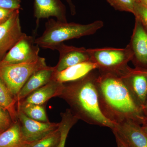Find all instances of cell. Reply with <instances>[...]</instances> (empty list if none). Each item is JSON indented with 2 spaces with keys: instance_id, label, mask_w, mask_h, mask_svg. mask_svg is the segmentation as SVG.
<instances>
[{
  "instance_id": "cb8c5ba5",
  "label": "cell",
  "mask_w": 147,
  "mask_h": 147,
  "mask_svg": "<svg viewBox=\"0 0 147 147\" xmlns=\"http://www.w3.org/2000/svg\"><path fill=\"white\" fill-rule=\"evenodd\" d=\"M13 123L8 112L0 107V132L7 129Z\"/></svg>"
},
{
  "instance_id": "ba28073f",
  "label": "cell",
  "mask_w": 147,
  "mask_h": 147,
  "mask_svg": "<svg viewBox=\"0 0 147 147\" xmlns=\"http://www.w3.org/2000/svg\"><path fill=\"white\" fill-rule=\"evenodd\" d=\"M20 9H16L3 24L0 25V61L26 34L21 30Z\"/></svg>"
},
{
  "instance_id": "277c9868",
  "label": "cell",
  "mask_w": 147,
  "mask_h": 147,
  "mask_svg": "<svg viewBox=\"0 0 147 147\" xmlns=\"http://www.w3.org/2000/svg\"><path fill=\"white\" fill-rule=\"evenodd\" d=\"M49 67L45 58L40 57L36 61L24 63L7 64L0 62V79L16 99L20 90L35 72Z\"/></svg>"
},
{
  "instance_id": "4fadbf2b",
  "label": "cell",
  "mask_w": 147,
  "mask_h": 147,
  "mask_svg": "<svg viewBox=\"0 0 147 147\" xmlns=\"http://www.w3.org/2000/svg\"><path fill=\"white\" fill-rule=\"evenodd\" d=\"M34 9L37 27L42 18L54 17L57 21L67 22L66 7L61 0H34Z\"/></svg>"
},
{
  "instance_id": "6da1fadb",
  "label": "cell",
  "mask_w": 147,
  "mask_h": 147,
  "mask_svg": "<svg viewBox=\"0 0 147 147\" xmlns=\"http://www.w3.org/2000/svg\"><path fill=\"white\" fill-rule=\"evenodd\" d=\"M96 84L100 111L108 120L114 124L128 120L144 123V110L117 74L98 70Z\"/></svg>"
},
{
  "instance_id": "f1b7e54d",
  "label": "cell",
  "mask_w": 147,
  "mask_h": 147,
  "mask_svg": "<svg viewBox=\"0 0 147 147\" xmlns=\"http://www.w3.org/2000/svg\"><path fill=\"white\" fill-rule=\"evenodd\" d=\"M142 124H143V125L142 127V129L147 136V115L146 116V120Z\"/></svg>"
},
{
  "instance_id": "603a6c76",
  "label": "cell",
  "mask_w": 147,
  "mask_h": 147,
  "mask_svg": "<svg viewBox=\"0 0 147 147\" xmlns=\"http://www.w3.org/2000/svg\"><path fill=\"white\" fill-rule=\"evenodd\" d=\"M133 14L139 19L147 32V7L139 3H135Z\"/></svg>"
},
{
  "instance_id": "d6986e66",
  "label": "cell",
  "mask_w": 147,
  "mask_h": 147,
  "mask_svg": "<svg viewBox=\"0 0 147 147\" xmlns=\"http://www.w3.org/2000/svg\"><path fill=\"white\" fill-rule=\"evenodd\" d=\"M17 110L21 111L25 115L32 119L43 122H50L47 118L43 105L18 102Z\"/></svg>"
},
{
  "instance_id": "30bf717a",
  "label": "cell",
  "mask_w": 147,
  "mask_h": 147,
  "mask_svg": "<svg viewBox=\"0 0 147 147\" xmlns=\"http://www.w3.org/2000/svg\"><path fill=\"white\" fill-rule=\"evenodd\" d=\"M117 136L129 147H147V136L140 125L133 121H125L115 124L112 129Z\"/></svg>"
},
{
  "instance_id": "9c48e42d",
  "label": "cell",
  "mask_w": 147,
  "mask_h": 147,
  "mask_svg": "<svg viewBox=\"0 0 147 147\" xmlns=\"http://www.w3.org/2000/svg\"><path fill=\"white\" fill-rule=\"evenodd\" d=\"M17 118L23 137L28 144L37 141L59 128V123L43 122L27 117L17 110Z\"/></svg>"
},
{
  "instance_id": "2e32d148",
  "label": "cell",
  "mask_w": 147,
  "mask_h": 147,
  "mask_svg": "<svg viewBox=\"0 0 147 147\" xmlns=\"http://www.w3.org/2000/svg\"><path fill=\"white\" fill-rule=\"evenodd\" d=\"M54 67L40 69L35 72L24 84L16 98L17 102L23 100L34 91L41 88L52 80Z\"/></svg>"
},
{
  "instance_id": "4dcf8cb0",
  "label": "cell",
  "mask_w": 147,
  "mask_h": 147,
  "mask_svg": "<svg viewBox=\"0 0 147 147\" xmlns=\"http://www.w3.org/2000/svg\"><path fill=\"white\" fill-rule=\"evenodd\" d=\"M143 110H144V113L145 115L147 116V98L146 100V103H145L144 107V109H143Z\"/></svg>"
},
{
  "instance_id": "484cf974",
  "label": "cell",
  "mask_w": 147,
  "mask_h": 147,
  "mask_svg": "<svg viewBox=\"0 0 147 147\" xmlns=\"http://www.w3.org/2000/svg\"><path fill=\"white\" fill-rule=\"evenodd\" d=\"M15 10L0 8V25L7 21Z\"/></svg>"
},
{
  "instance_id": "d4e9b609",
  "label": "cell",
  "mask_w": 147,
  "mask_h": 147,
  "mask_svg": "<svg viewBox=\"0 0 147 147\" xmlns=\"http://www.w3.org/2000/svg\"><path fill=\"white\" fill-rule=\"evenodd\" d=\"M21 0H0V8L16 10L21 9Z\"/></svg>"
},
{
  "instance_id": "ffe728a7",
  "label": "cell",
  "mask_w": 147,
  "mask_h": 147,
  "mask_svg": "<svg viewBox=\"0 0 147 147\" xmlns=\"http://www.w3.org/2000/svg\"><path fill=\"white\" fill-rule=\"evenodd\" d=\"M61 120L59 127L60 131V138L57 147H65L69 130L77 122L78 119L69 111L61 113Z\"/></svg>"
},
{
  "instance_id": "1f68e13d",
  "label": "cell",
  "mask_w": 147,
  "mask_h": 147,
  "mask_svg": "<svg viewBox=\"0 0 147 147\" xmlns=\"http://www.w3.org/2000/svg\"><path fill=\"white\" fill-rule=\"evenodd\" d=\"M137 3H139L140 2V0H134Z\"/></svg>"
},
{
  "instance_id": "8fae6325",
  "label": "cell",
  "mask_w": 147,
  "mask_h": 147,
  "mask_svg": "<svg viewBox=\"0 0 147 147\" xmlns=\"http://www.w3.org/2000/svg\"><path fill=\"white\" fill-rule=\"evenodd\" d=\"M59 53V61L54 67L55 71L59 72L78 64L90 61L88 49L64 44L58 45L55 48Z\"/></svg>"
},
{
  "instance_id": "9a60e30c",
  "label": "cell",
  "mask_w": 147,
  "mask_h": 147,
  "mask_svg": "<svg viewBox=\"0 0 147 147\" xmlns=\"http://www.w3.org/2000/svg\"><path fill=\"white\" fill-rule=\"evenodd\" d=\"M96 64L91 61L78 64L59 72L54 71L52 80L62 84L76 81L97 69Z\"/></svg>"
},
{
  "instance_id": "52a82bcc",
  "label": "cell",
  "mask_w": 147,
  "mask_h": 147,
  "mask_svg": "<svg viewBox=\"0 0 147 147\" xmlns=\"http://www.w3.org/2000/svg\"><path fill=\"white\" fill-rule=\"evenodd\" d=\"M32 36L25 35L0 61L3 63L18 64L36 61L40 57L39 47Z\"/></svg>"
},
{
  "instance_id": "7c38bea8",
  "label": "cell",
  "mask_w": 147,
  "mask_h": 147,
  "mask_svg": "<svg viewBox=\"0 0 147 147\" xmlns=\"http://www.w3.org/2000/svg\"><path fill=\"white\" fill-rule=\"evenodd\" d=\"M128 45L133 53L131 61L135 67L147 68V32L137 18Z\"/></svg>"
},
{
  "instance_id": "44dd1931",
  "label": "cell",
  "mask_w": 147,
  "mask_h": 147,
  "mask_svg": "<svg viewBox=\"0 0 147 147\" xmlns=\"http://www.w3.org/2000/svg\"><path fill=\"white\" fill-rule=\"evenodd\" d=\"M60 138V131L58 128L45 137L29 144L26 147H57Z\"/></svg>"
},
{
  "instance_id": "e0dca14e",
  "label": "cell",
  "mask_w": 147,
  "mask_h": 147,
  "mask_svg": "<svg viewBox=\"0 0 147 147\" xmlns=\"http://www.w3.org/2000/svg\"><path fill=\"white\" fill-rule=\"evenodd\" d=\"M28 144L18 121L0 134V147H26Z\"/></svg>"
},
{
  "instance_id": "4316f807",
  "label": "cell",
  "mask_w": 147,
  "mask_h": 147,
  "mask_svg": "<svg viewBox=\"0 0 147 147\" xmlns=\"http://www.w3.org/2000/svg\"><path fill=\"white\" fill-rule=\"evenodd\" d=\"M66 1L69 6L71 15L74 16L76 13V7L74 4L73 2L71 0H66Z\"/></svg>"
},
{
  "instance_id": "ac0fdd59",
  "label": "cell",
  "mask_w": 147,
  "mask_h": 147,
  "mask_svg": "<svg viewBox=\"0 0 147 147\" xmlns=\"http://www.w3.org/2000/svg\"><path fill=\"white\" fill-rule=\"evenodd\" d=\"M17 100L0 79V107L8 112L13 123L18 121Z\"/></svg>"
},
{
  "instance_id": "f546056e",
  "label": "cell",
  "mask_w": 147,
  "mask_h": 147,
  "mask_svg": "<svg viewBox=\"0 0 147 147\" xmlns=\"http://www.w3.org/2000/svg\"><path fill=\"white\" fill-rule=\"evenodd\" d=\"M139 3L142 4L145 7H147V0H140Z\"/></svg>"
},
{
  "instance_id": "7a4b0ae2",
  "label": "cell",
  "mask_w": 147,
  "mask_h": 147,
  "mask_svg": "<svg viewBox=\"0 0 147 147\" xmlns=\"http://www.w3.org/2000/svg\"><path fill=\"white\" fill-rule=\"evenodd\" d=\"M97 73L96 69L79 80L63 84L59 97L67 102L79 120L112 129L115 124L103 116L99 107L96 84Z\"/></svg>"
},
{
  "instance_id": "8992f818",
  "label": "cell",
  "mask_w": 147,
  "mask_h": 147,
  "mask_svg": "<svg viewBox=\"0 0 147 147\" xmlns=\"http://www.w3.org/2000/svg\"><path fill=\"white\" fill-rule=\"evenodd\" d=\"M116 74L120 77L143 110L147 98V68H132L127 65Z\"/></svg>"
},
{
  "instance_id": "83f0119b",
  "label": "cell",
  "mask_w": 147,
  "mask_h": 147,
  "mask_svg": "<svg viewBox=\"0 0 147 147\" xmlns=\"http://www.w3.org/2000/svg\"><path fill=\"white\" fill-rule=\"evenodd\" d=\"M115 137L116 143H117V147H129L125 144L117 136L115 135Z\"/></svg>"
},
{
  "instance_id": "3957f363",
  "label": "cell",
  "mask_w": 147,
  "mask_h": 147,
  "mask_svg": "<svg viewBox=\"0 0 147 147\" xmlns=\"http://www.w3.org/2000/svg\"><path fill=\"white\" fill-rule=\"evenodd\" d=\"M103 26L104 23L100 20L85 25L48 19L45 30L40 36L35 38L34 43L43 49L55 50L58 45L65 40L94 34Z\"/></svg>"
},
{
  "instance_id": "7402d4cb",
  "label": "cell",
  "mask_w": 147,
  "mask_h": 147,
  "mask_svg": "<svg viewBox=\"0 0 147 147\" xmlns=\"http://www.w3.org/2000/svg\"><path fill=\"white\" fill-rule=\"evenodd\" d=\"M115 10L133 13L134 0H106Z\"/></svg>"
},
{
  "instance_id": "d6a6232c",
  "label": "cell",
  "mask_w": 147,
  "mask_h": 147,
  "mask_svg": "<svg viewBox=\"0 0 147 147\" xmlns=\"http://www.w3.org/2000/svg\"><path fill=\"white\" fill-rule=\"evenodd\" d=\"M2 132H0V134H1V133Z\"/></svg>"
},
{
  "instance_id": "5b68a950",
  "label": "cell",
  "mask_w": 147,
  "mask_h": 147,
  "mask_svg": "<svg viewBox=\"0 0 147 147\" xmlns=\"http://www.w3.org/2000/svg\"><path fill=\"white\" fill-rule=\"evenodd\" d=\"M90 61L96 64L101 72L117 74L131 61L133 53L127 45L125 48L113 47L88 49Z\"/></svg>"
},
{
  "instance_id": "5bb4252c",
  "label": "cell",
  "mask_w": 147,
  "mask_h": 147,
  "mask_svg": "<svg viewBox=\"0 0 147 147\" xmlns=\"http://www.w3.org/2000/svg\"><path fill=\"white\" fill-rule=\"evenodd\" d=\"M63 88V84L52 80L17 103L43 105L50 98L57 96L59 97Z\"/></svg>"
}]
</instances>
